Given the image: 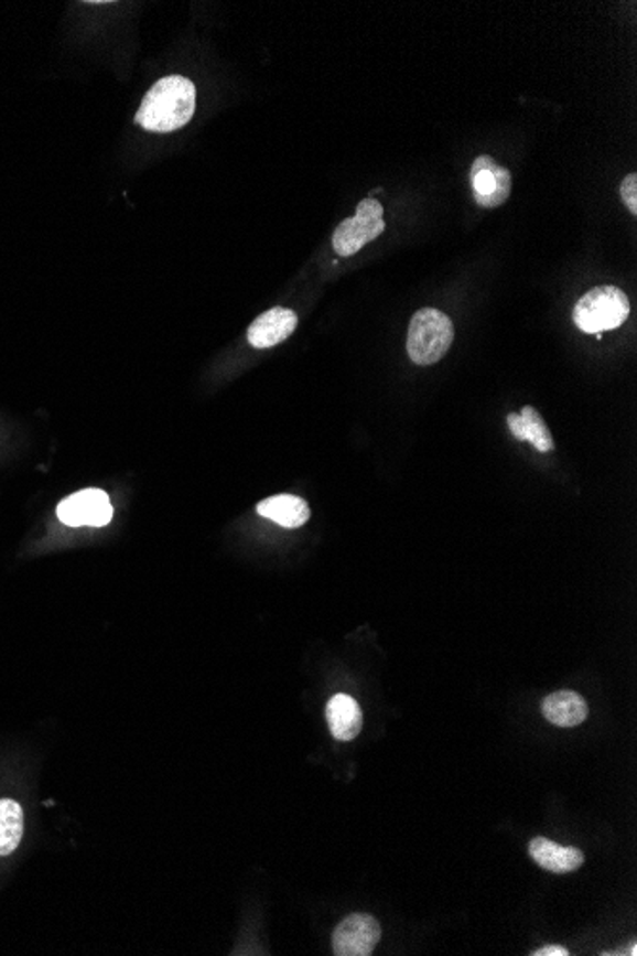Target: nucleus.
Wrapping results in <instances>:
<instances>
[{
  "label": "nucleus",
  "instance_id": "12",
  "mask_svg": "<svg viewBox=\"0 0 637 956\" xmlns=\"http://www.w3.org/2000/svg\"><path fill=\"white\" fill-rule=\"evenodd\" d=\"M506 420L517 441H529L540 453L553 451L552 433L548 430L544 418L540 417V412L531 405H525L521 412H510Z\"/></svg>",
  "mask_w": 637,
  "mask_h": 956
},
{
  "label": "nucleus",
  "instance_id": "15",
  "mask_svg": "<svg viewBox=\"0 0 637 956\" xmlns=\"http://www.w3.org/2000/svg\"><path fill=\"white\" fill-rule=\"evenodd\" d=\"M620 197H623L624 205L628 206V211H630L634 216L637 214V176L636 174H628V176L624 178L623 185H620Z\"/></svg>",
  "mask_w": 637,
  "mask_h": 956
},
{
  "label": "nucleus",
  "instance_id": "5",
  "mask_svg": "<svg viewBox=\"0 0 637 956\" xmlns=\"http://www.w3.org/2000/svg\"><path fill=\"white\" fill-rule=\"evenodd\" d=\"M382 937L380 922L370 914H349L336 926L333 934V949L336 956L373 955Z\"/></svg>",
  "mask_w": 637,
  "mask_h": 956
},
{
  "label": "nucleus",
  "instance_id": "13",
  "mask_svg": "<svg viewBox=\"0 0 637 956\" xmlns=\"http://www.w3.org/2000/svg\"><path fill=\"white\" fill-rule=\"evenodd\" d=\"M258 514L287 529H298L312 516L310 506L300 496L276 495L258 504Z\"/></svg>",
  "mask_w": 637,
  "mask_h": 956
},
{
  "label": "nucleus",
  "instance_id": "11",
  "mask_svg": "<svg viewBox=\"0 0 637 956\" xmlns=\"http://www.w3.org/2000/svg\"><path fill=\"white\" fill-rule=\"evenodd\" d=\"M326 722L334 739L352 741L363 728L361 707L349 695H334L326 705Z\"/></svg>",
  "mask_w": 637,
  "mask_h": 956
},
{
  "label": "nucleus",
  "instance_id": "6",
  "mask_svg": "<svg viewBox=\"0 0 637 956\" xmlns=\"http://www.w3.org/2000/svg\"><path fill=\"white\" fill-rule=\"evenodd\" d=\"M472 193L482 208L504 205L511 195V174L506 167L495 163L490 155H479L472 164Z\"/></svg>",
  "mask_w": 637,
  "mask_h": 956
},
{
  "label": "nucleus",
  "instance_id": "16",
  "mask_svg": "<svg viewBox=\"0 0 637 956\" xmlns=\"http://www.w3.org/2000/svg\"><path fill=\"white\" fill-rule=\"evenodd\" d=\"M532 956H569V950L563 945H548L542 949H537L531 953Z\"/></svg>",
  "mask_w": 637,
  "mask_h": 956
},
{
  "label": "nucleus",
  "instance_id": "14",
  "mask_svg": "<svg viewBox=\"0 0 637 956\" xmlns=\"http://www.w3.org/2000/svg\"><path fill=\"white\" fill-rule=\"evenodd\" d=\"M23 809L15 801H0V858L12 856L22 842Z\"/></svg>",
  "mask_w": 637,
  "mask_h": 956
},
{
  "label": "nucleus",
  "instance_id": "7",
  "mask_svg": "<svg viewBox=\"0 0 637 956\" xmlns=\"http://www.w3.org/2000/svg\"><path fill=\"white\" fill-rule=\"evenodd\" d=\"M57 517L69 527H104L111 522L114 508L104 491L85 490L62 501L57 506Z\"/></svg>",
  "mask_w": 637,
  "mask_h": 956
},
{
  "label": "nucleus",
  "instance_id": "2",
  "mask_svg": "<svg viewBox=\"0 0 637 956\" xmlns=\"http://www.w3.org/2000/svg\"><path fill=\"white\" fill-rule=\"evenodd\" d=\"M453 342L454 325L446 313L424 308L412 315L407 334V354L414 365L428 367L441 362Z\"/></svg>",
  "mask_w": 637,
  "mask_h": 956
},
{
  "label": "nucleus",
  "instance_id": "3",
  "mask_svg": "<svg viewBox=\"0 0 637 956\" xmlns=\"http://www.w3.org/2000/svg\"><path fill=\"white\" fill-rule=\"evenodd\" d=\"M630 318V300L618 287L603 284L586 292L573 310L574 325L582 333L602 334L615 331Z\"/></svg>",
  "mask_w": 637,
  "mask_h": 956
},
{
  "label": "nucleus",
  "instance_id": "10",
  "mask_svg": "<svg viewBox=\"0 0 637 956\" xmlns=\"http://www.w3.org/2000/svg\"><path fill=\"white\" fill-rule=\"evenodd\" d=\"M542 715L558 728H576L589 718V702L576 691H555L542 701Z\"/></svg>",
  "mask_w": 637,
  "mask_h": 956
},
{
  "label": "nucleus",
  "instance_id": "4",
  "mask_svg": "<svg viewBox=\"0 0 637 956\" xmlns=\"http://www.w3.org/2000/svg\"><path fill=\"white\" fill-rule=\"evenodd\" d=\"M386 229L384 206L376 198H363L354 218H347L336 227L333 235V247L336 255L354 256L365 245L378 239Z\"/></svg>",
  "mask_w": 637,
  "mask_h": 956
},
{
  "label": "nucleus",
  "instance_id": "1",
  "mask_svg": "<svg viewBox=\"0 0 637 956\" xmlns=\"http://www.w3.org/2000/svg\"><path fill=\"white\" fill-rule=\"evenodd\" d=\"M197 104L190 78L171 75L156 80L136 114V122L149 132H174L192 121Z\"/></svg>",
  "mask_w": 637,
  "mask_h": 956
},
{
  "label": "nucleus",
  "instance_id": "8",
  "mask_svg": "<svg viewBox=\"0 0 637 956\" xmlns=\"http://www.w3.org/2000/svg\"><path fill=\"white\" fill-rule=\"evenodd\" d=\"M296 325V313L292 310L271 308L270 312L262 313L248 326V342L260 350L277 346L294 333Z\"/></svg>",
  "mask_w": 637,
  "mask_h": 956
},
{
  "label": "nucleus",
  "instance_id": "9",
  "mask_svg": "<svg viewBox=\"0 0 637 956\" xmlns=\"http://www.w3.org/2000/svg\"><path fill=\"white\" fill-rule=\"evenodd\" d=\"M529 853H531L535 863L546 871L555 872V874L576 871L584 864V853L579 848L561 846V844L552 842L542 836L531 840Z\"/></svg>",
  "mask_w": 637,
  "mask_h": 956
}]
</instances>
